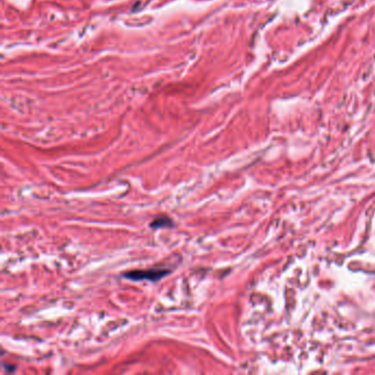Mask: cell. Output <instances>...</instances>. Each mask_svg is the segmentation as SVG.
<instances>
[{
  "instance_id": "6da1fadb",
  "label": "cell",
  "mask_w": 375,
  "mask_h": 375,
  "mask_svg": "<svg viewBox=\"0 0 375 375\" xmlns=\"http://www.w3.org/2000/svg\"><path fill=\"white\" fill-rule=\"evenodd\" d=\"M171 273L170 270L166 268H150V270H133L125 272L124 277L134 282L139 281H150V282H157L163 277L169 275Z\"/></svg>"
},
{
  "instance_id": "7a4b0ae2",
  "label": "cell",
  "mask_w": 375,
  "mask_h": 375,
  "mask_svg": "<svg viewBox=\"0 0 375 375\" xmlns=\"http://www.w3.org/2000/svg\"><path fill=\"white\" fill-rule=\"evenodd\" d=\"M174 221L170 217L166 216H161L153 219L152 222H150V228L152 229H162V228H173Z\"/></svg>"
}]
</instances>
